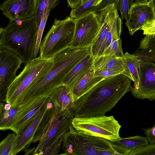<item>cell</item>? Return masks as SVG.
Masks as SVG:
<instances>
[{"mask_svg":"<svg viewBox=\"0 0 155 155\" xmlns=\"http://www.w3.org/2000/svg\"><path fill=\"white\" fill-rule=\"evenodd\" d=\"M119 74H120L115 71L106 70H94V76L95 77L101 76L108 77L116 75Z\"/></svg>","mask_w":155,"mask_h":155,"instance_id":"cell-35","label":"cell"},{"mask_svg":"<svg viewBox=\"0 0 155 155\" xmlns=\"http://www.w3.org/2000/svg\"><path fill=\"white\" fill-rule=\"evenodd\" d=\"M129 18L125 25L130 35H133L143 26L155 19V8L149 2L133 3L129 12Z\"/></svg>","mask_w":155,"mask_h":155,"instance_id":"cell-13","label":"cell"},{"mask_svg":"<svg viewBox=\"0 0 155 155\" xmlns=\"http://www.w3.org/2000/svg\"><path fill=\"white\" fill-rule=\"evenodd\" d=\"M53 58H34L25 65L21 72L9 86L5 102L12 107L21 104L28 91L51 68Z\"/></svg>","mask_w":155,"mask_h":155,"instance_id":"cell-5","label":"cell"},{"mask_svg":"<svg viewBox=\"0 0 155 155\" xmlns=\"http://www.w3.org/2000/svg\"><path fill=\"white\" fill-rule=\"evenodd\" d=\"M54 107L63 110H73L74 99L72 91L64 85L56 89L49 96Z\"/></svg>","mask_w":155,"mask_h":155,"instance_id":"cell-19","label":"cell"},{"mask_svg":"<svg viewBox=\"0 0 155 155\" xmlns=\"http://www.w3.org/2000/svg\"><path fill=\"white\" fill-rule=\"evenodd\" d=\"M128 155H155V143L140 147L131 151Z\"/></svg>","mask_w":155,"mask_h":155,"instance_id":"cell-32","label":"cell"},{"mask_svg":"<svg viewBox=\"0 0 155 155\" xmlns=\"http://www.w3.org/2000/svg\"><path fill=\"white\" fill-rule=\"evenodd\" d=\"M94 66V58L91 53L78 63L65 78L63 85L72 91L80 81Z\"/></svg>","mask_w":155,"mask_h":155,"instance_id":"cell-18","label":"cell"},{"mask_svg":"<svg viewBox=\"0 0 155 155\" xmlns=\"http://www.w3.org/2000/svg\"><path fill=\"white\" fill-rule=\"evenodd\" d=\"M75 28L74 19L67 16L62 20L54 19L51 28L41 41L39 57L53 58L63 50L71 48Z\"/></svg>","mask_w":155,"mask_h":155,"instance_id":"cell-6","label":"cell"},{"mask_svg":"<svg viewBox=\"0 0 155 155\" xmlns=\"http://www.w3.org/2000/svg\"><path fill=\"white\" fill-rule=\"evenodd\" d=\"M103 0H89L71 10L69 16L73 19L80 17L93 11Z\"/></svg>","mask_w":155,"mask_h":155,"instance_id":"cell-26","label":"cell"},{"mask_svg":"<svg viewBox=\"0 0 155 155\" xmlns=\"http://www.w3.org/2000/svg\"><path fill=\"white\" fill-rule=\"evenodd\" d=\"M51 10V9L48 7H47L45 9L39 28L37 30V41L35 53V58L37 57L38 53L43 32Z\"/></svg>","mask_w":155,"mask_h":155,"instance_id":"cell-30","label":"cell"},{"mask_svg":"<svg viewBox=\"0 0 155 155\" xmlns=\"http://www.w3.org/2000/svg\"><path fill=\"white\" fill-rule=\"evenodd\" d=\"M90 53V47L67 48L56 54L51 69L28 91L21 104L48 97L58 87L63 85L68 74L80 61Z\"/></svg>","mask_w":155,"mask_h":155,"instance_id":"cell-2","label":"cell"},{"mask_svg":"<svg viewBox=\"0 0 155 155\" xmlns=\"http://www.w3.org/2000/svg\"><path fill=\"white\" fill-rule=\"evenodd\" d=\"M131 94L137 99H155V64L149 61H141L139 82L133 87Z\"/></svg>","mask_w":155,"mask_h":155,"instance_id":"cell-12","label":"cell"},{"mask_svg":"<svg viewBox=\"0 0 155 155\" xmlns=\"http://www.w3.org/2000/svg\"><path fill=\"white\" fill-rule=\"evenodd\" d=\"M17 134L9 133L0 143V155H11L15 145Z\"/></svg>","mask_w":155,"mask_h":155,"instance_id":"cell-28","label":"cell"},{"mask_svg":"<svg viewBox=\"0 0 155 155\" xmlns=\"http://www.w3.org/2000/svg\"><path fill=\"white\" fill-rule=\"evenodd\" d=\"M49 98L37 117L22 130L17 134V138L11 155H15L28 147L35 133L38 126L48 108Z\"/></svg>","mask_w":155,"mask_h":155,"instance_id":"cell-16","label":"cell"},{"mask_svg":"<svg viewBox=\"0 0 155 155\" xmlns=\"http://www.w3.org/2000/svg\"><path fill=\"white\" fill-rule=\"evenodd\" d=\"M110 142L116 146L130 151L148 144L146 137L138 135L124 138H121L118 140Z\"/></svg>","mask_w":155,"mask_h":155,"instance_id":"cell-24","label":"cell"},{"mask_svg":"<svg viewBox=\"0 0 155 155\" xmlns=\"http://www.w3.org/2000/svg\"><path fill=\"white\" fill-rule=\"evenodd\" d=\"M48 105V108L39 124L31 143H35L39 141L50 122L54 107L50 98Z\"/></svg>","mask_w":155,"mask_h":155,"instance_id":"cell-25","label":"cell"},{"mask_svg":"<svg viewBox=\"0 0 155 155\" xmlns=\"http://www.w3.org/2000/svg\"><path fill=\"white\" fill-rule=\"evenodd\" d=\"M60 2V0H38L36 9L34 15L35 18L37 30L45 9L48 7L51 10L57 6Z\"/></svg>","mask_w":155,"mask_h":155,"instance_id":"cell-27","label":"cell"},{"mask_svg":"<svg viewBox=\"0 0 155 155\" xmlns=\"http://www.w3.org/2000/svg\"><path fill=\"white\" fill-rule=\"evenodd\" d=\"M49 124L39 141L33 155H38L50 147L69 130L74 117V111L54 107Z\"/></svg>","mask_w":155,"mask_h":155,"instance_id":"cell-8","label":"cell"},{"mask_svg":"<svg viewBox=\"0 0 155 155\" xmlns=\"http://www.w3.org/2000/svg\"><path fill=\"white\" fill-rule=\"evenodd\" d=\"M134 54L141 61L155 62V38L145 35L140 41L139 46Z\"/></svg>","mask_w":155,"mask_h":155,"instance_id":"cell-21","label":"cell"},{"mask_svg":"<svg viewBox=\"0 0 155 155\" xmlns=\"http://www.w3.org/2000/svg\"><path fill=\"white\" fill-rule=\"evenodd\" d=\"M150 144L155 143V125L145 130L144 133Z\"/></svg>","mask_w":155,"mask_h":155,"instance_id":"cell-34","label":"cell"},{"mask_svg":"<svg viewBox=\"0 0 155 155\" xmlns=\"http://www.w3.org/2000/svg\"><path fill=\"white\" fill-rule=\"evenodd\" d=\"M94 73L93 66L73 90L72 92L74 101L85 94L97 83L106 78L101 76L95 77Z\"/></svg>","mask_w":155,"mask_h":155,"instance_id":"cell-20","label":"cell"},{"mask_svg":"<svg viewBox=\"0 0 155 155\" xmlns=\"http://www.w3.org/2000/svg\"><path fill=\"white\" fill-rule=\"evenodd\" d=\"M148 2L155 8V0H149Z\"/></svg>","mask_w":155,"mask_h":155,"instance_id":"cell-40","label":"cell"},{"mask_svg":"<svg viewBox=\"0 0 155 155\" xmlns=\"http://www.w3.org/2000/svg\"><path fill=\"white\" fill-rule=\"evenodd\" d=\"M116 0H103L101 3L95 7L93 11L97 13L109 4L114 3Z\"/></svg>","mask_w":155,"mask_h":155,"instance_id":"cell-36","label":"cell"},{"mask_svg":"<svg viewBox=\"0 0 155 155\" xmlns=\"http://www.w3.org/2000/svg\"><path fill=\"white\" fill-rule=\"evenodd\" d=\"M38 0H4L0 10L9 20H21L34 16Z\"/></svg>","mask_w":155,"mask_h":155,"instance_id":"cell-14","label":"cell"},{"mask_svg":"<svg viewBox=\"0 0 155 155\" xmlns=\"http://www.w3.org/2000/svg\"><path fill=\"white\" fill-rule=\"evenodd\" d=\"M12 107L11 105L9 103H6L4 104V108L5 110H9Z\"/></svg>","mask_w":155,"mask_h":155,"instance_id":"cell-38","label":"cell"},{"mask_svg":"<svg viewBox=\"0 0 155 155\" xmlns=\"http://www.w3.org/2000/svg\"><path fill=\"white\" fill-rule=\"evenodd\" d=\"M0 29V47L14 53L25 65L34 58L37 37L35 16L21 20H9Z\"/></svg>","mask_w":155,"mask_h":155,"instance_id":"cell-3","label":"cell"},{"mask_svg":"<svg viewBox=\"0 0 155 155\" xmlns=\"http://www.w3.org/2000/svg\"><path fill=\"white\" fill-rule=\"evenodd\" d=\"M48 97L42 99L34 107L30 110L19 121L10 128L16 134L22 130L38 116L47 102Z\"/></svg>","mask_w":155,"mask_h":155,"instance_id":"cell-22","label":"cell"},{"mask_svg":"<svg viewBox=\"0 0 155 155\" xmlns=\"http://www.w3.org/2000/svg\"><path fill=\"white\" fill-rule=\"evenodd\" d=\"M94 70H106L116 72L134 81L126 64L120 58L113 54L104 55L94 59Z\"/></svg>","mask_w":155,"mask_h":155,"instance_id":"cell-17","label":"cell"},{"mask_svg":"<svg viewBox=\"0 0 155 155\" xmlns=\"http://www.w3.org/2000/svg\"><path fill=\"white\" fill-rule=\"evenodd\" d=\"M75 28L71 48L78 49L90 47L97 39L101 25L96 13L92 11L74 19Z\"/></svg>","mask_w":155,"mask_h":155,"instance_id":"cell-9","label":"cell"},{"mask_svg":"<svg viewBox=\"0 0 155 155\" xmlns=\"http://www.w3.org/2000/svg\"><path fill=\"white\" fill-rule=\"evenodd\" d=\"M72 126L79 133L109 141H117L121 138L119 135L121 126L112 115L74 117Z\"/></svg>","mask_w":155,"mask_h":155,"instance_id":"cell-7","label":"cell"},{"mask_svg":"<svg viewBox=\"0 0 155 155\" xmlns=\"http://www.w3.org/2000/svg\"><path fill=\"white\" fill-rule=\"evenodd\" d=\"M121 42L120 37H116L113 38L103 55L112 54L118 57H123L124 54L122 48Z\"/></svg>","mask_w":155,"mask_h":155,"instance_id":"cell-29","label":"cell"},{"mask_svg":"<svg viewBox=\"0 0 155 155\" xmlns=\"http://www.w3.org/2000/svg\"><path fill=\"white\" fill-rule=\"evenodd\" d=\"M136 2L140 3H148L149 0H134Z\"/></svg>","mask_w":155,"mask_h":155,"instance_id":"cell-39","label":"cell"},{"mask_svg":"<svg viewBox=\"0 0 155 155\" xmlns=\"http://www.w3.org/2000/svg\"><path fill=\"white\" fill-rule=\"evenodd\" d=\"M22 61L14 53L0 47V101L5 102L8 89L17 77Z\"/></svg>","mask_w":155,"mask_h":155,"instance_id":"cell-10","label":"cell"},{"mask_svg":"<svg viewBox=\"0 0 155 155\" xmlns=\"http://www.w3.org/2000/svg\"><path fill=\"white\" fill-rule=\"evenodd\" d=\"M96 14L101 28L97 39L90 47V52L94 59L103 55L106 50V36L109 28L119 16L114 3L108 4Z\"/></svg>","mask_w":155,"mask_h":155,"instance_id":"cell-11","label":"cell"},{"mask_svg":"<svg viewBox=\"0 0 155 155\" xmlns=\"http://www.w3.org/2000/svg\"><path fill=\"white\" fill-rule=\"evenodd\" d=\"M64 155H128L130 151L104 138L79 133L72 127L63 136Z\"/></svg>","mask_w":155,"mask_h":155,"instance_id":"cell-4","label":"cell"},{"mask_svg":"<svg viewBox=\"0 0 155 155\" xmlns=\"http://www.w3.org/2000/svg\"><path fill=\"white\" fill-rule=\"evenodd\" d=\"M63 136L55 142L50 147L41 151L38 155H58L60 151L63 140Z\"/></svg>","mask_w":155,"mask_h":155,"instance_id":"cell-33","label":"cell"},{"mask_svg":"<svg viewBox=\"0 0 155 155\" xmlns=\"http://www.w3.org/2000/svg\"><path fill=\"white\" fill-rule=\"evenodd\" d=\"M83 0H66L68 6L71 8H74L82 3Z\"/></svg>","mask_w":155,"mask_h":155,"instance_id":"cell-37","label":"cell"},{"mask_svg":"<svg viewBox=\"0 0 155 155\" xmlns=\"http://www.w3.org/2000/svg\"><path fill=\"white\" fill-rule=\"evenodd\" d=\"M88 0H83L82 4L86 2H87Z\"/></svg>","mask_w":155,"mask_h":155,"instance_id":"cell-41","label":"cell"},{"mask_svg":"<svg viewBox=\"0 0 155 155\" xmlns=\"http://www.w3.org/2000/svg\"><path fill=\"white\" fill-rule=\"evenodd\" d=\"M131 80L123 74L106 77L74 101L75 117L105 115L133 87Z\"/></svg>","mask_w":155,"mask_h":155,"instance_id":"cell-1","label":"cell"},{"mask_svg":"<svg viewBox=\"0 0 155 155\" xmlns=\"http://www.w3.org/2000/svg\"><path fill=\"white\" fill-rule=\"evenodd\" d=\"M134 0H116L114 3L118 10L120 12L123 20L126 21L129 18V12Z\"/></svg>","mask_w":155,"mask_h":155,"instance_id":"cell-31","label":"cell"},{"mask_svg":"<svg viewBox=\"0 0 155 155\" xmlns=\"http://www.w3.org/2000/svg\"><path fill=\"white\" fill-rule=\"evenodd\" d=\"M39 99L29 103L12 107L8 110L4 108L5 103H0V129L5 130L19 121L42 99Z\"/></svg>","mask_w":155,"mask_h":155,"instance_id":"cell-15","label":"cell"},{"mask_svg":"<svg viewBox=\"0 0 155 155\" xmlns=\"http://www.w3.org/2000/svg\"><path fill=\"white\" fill-rule=\"evenodd\" d=\"M121 60L127 65L134 79L133 87L137 86L139 83L140 73V60L135 54L126 52Z\"/></svg>","mask_w":155,"mask_h":155,"instance_id":"cell-23","label":"cell"}]
</instances>
